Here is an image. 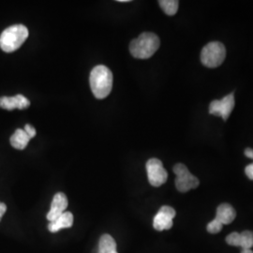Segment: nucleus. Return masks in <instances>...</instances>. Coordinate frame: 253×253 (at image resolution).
Wrapping results in <instances>:
<instances>
[{
    "mask_svg": "<svg viewBox=\"0 0 253 253\" xmlns=\"http://www.w3.org/2000/svg\"><path fill=\"white\" fill-rule=\"evenodd\" d=\"M113 73L106 66H96L90 73V87L94 96L102 100L108 97L113 88Z\"/></svg>",
    "mask_w": 253,
    "mask_h": 253,
    "instance_id": "1",
    "label": "nucleus"
},
{
    "mask_svg": "<svg viewBox=\"0 0 253 253\" xmlns=\"http://www.w3.org/2000/svg\"><path fill=\"white\" fill-rule=\"evenodd\" d=\"M160 45L161 41L159 37L151 32H145L131 41L129 52L135 58L147 59L158 51Z\"/></svg>",
    "mask_w": 253,
    "mask_h": 253,
    "instance_id": "2",
    "label": "nucleus"
},
{
    "mask_svg": "<svg viewBox=\"0 0 253 253\" xmlns=\"http://www.w3.org/2000/svg\"><path fill=\"white\" fill-rule=\"evenodd\" d=\"M28 38V29L23 25H14L6 28L0 35V48L6 53L18 50Z\"/></svg>",
    "mask_w": 253,
    "mask_h": 253,
    "instance_id": "3",
    "label": "nucleus"
},
{
    "mask_svg": "<svg viewBox=\"0 0 253 253\" xmlns=\"http://www.w3.org/2000/svg\"><path fill=\"white\" fill-rule=\"evenodd\" d=\"M225 57V46L219 42H212L203 48L201 53V62L208 68L214 69L223 63Z\"/></svg>",
    "mask_w": 253,
    "mask_h": 253,
    "instance_id": "4",
    "label": "nucleus"
},
{
    "mask_svg": "<svg viewBox=\"0 0 253 253\" xmlns=\"http://www.w3.org/2000/svg\"><path fill=\"white\" fill-rule=\"evenodd\" d=\"M173 172L176 175L175 187L178 191L188 192L199 186V179L190 173L186 165L182 163L175 164L173 167Z\"/></svg>",
    "mask_w": 253,
    "mask_h": 253,
    "instance_id": "5",
    "label": "nucleus"
},
{
    "mask_svg": "<svg viewBox=\"0 0 253 253\" xmlns=\"http://www.w3.org/2000/svg\"><path fill=\"white\" fill-rule=\"evenodd\" d=\"M146 172L148 181L153 187H161L168 178V173L163 163L158 159H150L146 163Z\"/></svg>",
    "mask_w": 253,
    "mask_h": 253,
    "instance_id": "6",
    "label": "nucleus"
},
{
    "mask_svg": "<svg viewBox=\"0 0 253 253\" xmlns=\"http://www.w3.org/2000/svg\"><path fill=\"white\" fill-rule=\"evenodd\" d=\"M235 96L231 93L221 100H213L209 105V114L227 120L235 108Z\"/></svg>",
    "mask_w": 253,
    "mask_h": 253,
    "instance_id": "7",
    "label": "nucleus"
},
{
    "mask_svg": "<svg viewBox=\"0 0 253 253\" xmlns=\"http://www.w3.org/2000/svg\"><path fill=\"white\" fill-rule=\"evenodd\" d=\"M175 217V210L171 207L164 206L160 208L154 217L153 227L157 231L169 230L172 227V219Z\"/></svg>",
    "mask_w": 253,
    "mask_h": 253,
    "instance_id": "8",
    "label": "nucleus"
},
{
    "mask_svg": "<svg viewBox=\"0 0 253 253\" xmlns=\"http://www.w3.org/2000/svg\"><path fill=\"white\" fill-rule=\"evenodd\" d=\"M68 205H69V202H68L67 196L62 192L56 193L54 196V199L52 201L51 209L46 216L47 219L51 222L56 217L62 215L64 212H66Z\"/></svg>",
    "mask_w": 253,
    "mask_h": 253,
    "instance_id": "9",
    "label": "nucleus"
},
{
    "mask_svg": "<svg viewBox=\"0 0 253 253\" xmlns=\"http://www.w3.org/2000/svg\"><path fill=\"white\" fill-rule=\"evenodd\" d=\"M30 106V101L25 96L18 94L14 97H1L0 98V108L8 111L14 109L24 110Z\"/></svg>",
    "mask_w": 253,
    "mask_h": 253,
    "instance_id": "10",
    "label": "nucleus"
},
{
    "mask_svg": "<svg viewBox=\"0 0 253 253\" xmlns=\"http://www.w3.org/2000/svg\"><path fill=\"white\" fill-rule=\"evenodd\" d=\"M73 225V215L71 212H64L62 215L56 217L48 225V230L51 233L59 232L62 229L71 228Z\"/></svg>",
    "mask_w": 253,
    "mask_h": 253,
    "instance_id": "11",
    "label": "nucleus"
},
{
    "mask_svg": "<svg viewBox=\"0 0 253 253\" xmlns=\"http://www.w3.org/2000/svg\"><path fill=\"white\" fill-rule=\"evenodd\" d=\"M236 217V212L234 208L229 204H221L217 209L216 217L217 220L222 224L227 225L232 223Z\"/></svg>",
    "mask_w": 253,
    "mask_h": 253,
    "instance_id": "12",
    "label": "nucleus"
},
{
    "mask_svg": "<svg viewBox=\"0 0 253 253\" xmlns=\"http://www.w3.org/2000/svg\"><path fill=\"white\" fill-rule=\"evenodd\" d=\"M30 140H31V138L25 131V129L18 128L10 137L9 142H10V145H12L14 148L19 149V150H23L27 147Z\"/></svg>",
    "mask_w": 253,
    "mask_h": 253,
    "instance_id": "13",
    "label": "nucleus"
},
{
    "mask_svg": "<svg viewBox=\"0 0 253 253\" xmlns=\"http://www.w3.org/2000/svg\"><path fill=\"white\" fill-rule=\"evenodd\" d=\"M98 253H118L117 243L110 235H103L99 241Z\"/></svg>",
    "mask_w": 253,
    "mask_h": 253,
    "instance_id": "14",
    "label": "nucleus"
},
{
    "mask_svg": "<svg viewBox=\"0 0 253 253\" xmlns=\"http://www.w3.org/2000/svg\"><path fill=\"white\" fill-rule=\"evenodd\" d=\"M159 4L163 11L167 14L172 16L177 12L179 2L177 0H161L159 1Z\"/></svg>",
    "mask_w": 253,
    "mask_h": 253,
    "instance_id": "15",
    "label": "nucleus"
},
{
    "mask_svg": "<svg viewBox=\"0 0 253 253\" xmlns=\"http://www.w3.org/2000/svg\"><path fill=\"white\" fill-rule=\"evenodd\" d=\"M238 247L242 250H251L253 247V232L244 231L238 236Z\"/></svg>",
    "mask_w": 253,
    "mask_h": 253,
    "instance_id": "16",
    "label": "nucleus"
},
{
    "mask_svg": "<svg viewBox=\"0 0 253 253\" xmlns=\"http://www.w3.org/2000/svg\"><path fill=\"white\" fill-rule=\"evenodd\" d=\"M222 226L223 225L217 220V218H214L208 224V232L210 234H217L221 231Z\"/></svg>",
    "mask_w": 253,
    "mask_h": 253,
    "instance_id": "17",
    "label": "nucleus"
},
{
    "mask_svg": "<svg viewBox=\"0 0 253 253\" xmlns=\"http://www.w3.org/2000/svg\"><path fill=\"white\" fill-rule=\"evenodd\" d=\"M238 236H239L238 233H232L231 235H228L226 237L227 244L238 247Z\"/></svg>",
    "mask_w": 253,
    "mask_h": 253,
    "instance_id": "18",
    "label": "nucleus"
},
{
    "mask_svg": "<svg viewBox=\"0 0 253 253\" xmlns=\"http://www.w3.org/2000/svg\"><path fill=\"white\" fill-rule=\"evenodd\" d=\"M24 129H25V131L27 132L28 136H29L31 139L36 136V128H35L34 126H31L30 124H27V125L25 126Z\"/></svg>",
    "mask_w": 253,
    "mask_h": 253,
    "instance_id": "19",
    "label": "nucleus"
},
{
    "mask_svg": "<svg viewBox=\"0 0 253 253\" xmlns=\"http://www.w3.org/2000/svg\"><path fill=\"white\" fill-rule=\"evenodd\" d=\"M245 172H246L247 176H248L251 180H253V163L248 165V166L246 167Z\"/></svg>",
    "mask_w": 253,
    "mask_h": 253,
    "instance_id": "20",
    "label": "nucleus"
},
{
    "mask_svg": "<svg viewBox=\"0 0 253 253\" xmlns=\"http://www.w3.org/2000/svg\"><path fill=\"white\" fill-rule=\"evenodd\" d=\"M6 211H7V206L4 203L0 202V220H1L2 217L4 216V214L6 213Z\"/></svg>",
    "mask_w": 253,
    "mask_h": 253,
    "instance_id": "21",
    "label": "nucleus"
},
{
    "mask_svg": "<svg viewBox=\"0 0 253 253\" xmlns=\"http://www.w3.org/2000/svg\"><path fill=\"white\" fill-rule=\"evenodd\" d=\"M245 155H246V157H248V158H250V159H253V148H247V149L245 150Z\"/></svg>",
    "mask_w": 253,
    "mask_h": 253,
    "instance_id": "22",
    "label": "nucleus"
},
{
    "mask_svg": "<svg viewBox=\"0 0 253 253\" xmlns=\"http://www.w3.org/2000/svg\"><path fill=\"white\" fill-rule=\"evenodd\" d=\"M241 253H253V252L252 250H242Z\"/></svg>",
    "mask_w": 253,
    "mask_h": 253,
    "instance_id": "23",
    "label": "nucleus"
},
{
    "mask_svg": "<svg viewBox=\"0 0 253 253\" xmlns=\"http://www.w3.org/2000/svg\"><path fill=\"white\" fill-rule=\"evenodd\" d=\"M118 2H129V0H118Z\"/></svg>",
    "mask_w": 253,
    "mask_h": 253,
    "instance_id": "24",
    "label": "nucleus"
}]
</instances>
